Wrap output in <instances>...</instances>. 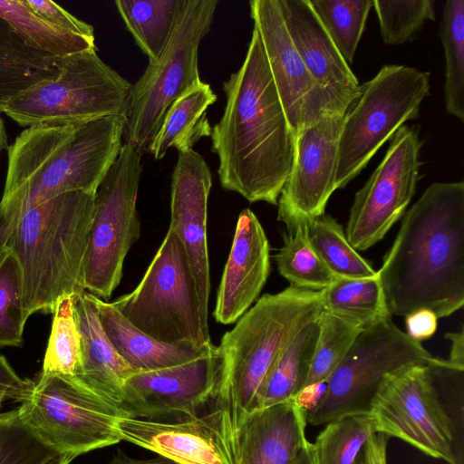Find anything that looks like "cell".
Segmentation results:
<instances>
[{"mask_svg":"<svg viewBox=\"0 0 464 464\" xmlns=\"http://www.w3.org/2000/svg\"><path fill=\"white\" fill-rule=\"evenodd\" d=\"M223 90L224 112L210 135L219 182L251 203L277 205L291 171L295 134L255 28L241 67L223 82Z\"/></svg>","mask_w":464,"mask_h":464,"instance_id":"6da1fadb","label":"cell"},{"mask_svg":"<svg viewBox=\"0 0 464 464\" xmlns=\"http://www.w3.org/2000/svg\"><path fill=\"white\" fill-rule=\"evenodd\" d=\"M392 315L464 304V182H435L404 215L377 271Z\"/></svg>","mask_w":464,"mask_h":464,"instance_id":"7a4b0ae2","label":"cell"},{"mask_svg":"<svg viewBox=\"0 0 464 464\" xmlns=\"http://www.w3.org/2000/svg\"><path fill=\"white\" fill-rule=\"evenodd\" d=\"M125 116L28 127L8 146L0 200V256L27 209L60 194L96 193L122 147Z\"/></svg>","mask_w":464,"mask_h":464,"instance_id":"3957f363","label":"cell"},{"mask_svg":"<svg viewBox=\"0 0 464 464\" xmlns=\"http://www.w3.org/2000/svg\"><path fill=\"white\" fill-rule=\"evenodd\" d=\"M95 194H60L23 214L9 240L23 276L24 308L53 313L59 301L85 291L83 266Z\"/></svg>","mask_w":464,"mask_h":464,"instance_id":"277c9868","label":"cell"},{"mask_svg":"<svg viewBox=\"0 0 464 464\" xmlns=\"http://www.w3.org/2000/svg\"><path fill=\"white\" fill-rule=\"evenodd\" d=\"M324 310L323 292L289 285L266 294L217 346L219 378L213 401L235 411L239 430L260 409L266 378L293 336Z\"/></svg>","mask_w":464,"mask_h":464,"instance_id":"5b68a950","label":"cell"},{"mask_svg":"<svg viewBox=\"0 0 464 464\" xmlns=\"http://www.w3.org/2000/svg\"><path fill=\"white\" fill-rule=\"evenodd\" d=\"M430 93V72L387 64L361 85L344 115L338 142L335 190L344 188L403 124L420 115Z\"/></svg>","mask_w":464,"mask_h":464,"instance_id":"8992f818","label":"cell"},{"mask_svg":"<svg viewBox=\"0 0 464 464\" xmlns=\"http://www.w3.org/2000/svg\"><path fill=\"white\" fill-rule=\"evenodd\" d=\"M218 4V0H186L166 48L131 85L123 137L141 154L150 153L173 102L201 82L198 48L210 30Z\"/></svg>","mask_w":464,"mask_h":464,"instance_id":"52a82bcc","label":"cell"},{"mask_svg":"<svg viewBox=\"0 0 464 464\" xmlns=\"http://www.w3.org/2000/svg\"><path fill=\"white\" fill-rule=\"evenodd\" d=\"M92 49L62 57L58 75L13 99L4 112L23 127L125 116L131 85Z\"/></svg>","mask_w":464,"mask_h":464,"instance_id":"ba28073f","label":"cell"},{"mask_svg":"<svg viewBox=\"0 0 464 464\" xmlns=\"http://www.w3.org/2000/svg\"><path fill=\"white\" fill-rule=\"evenodd\" d=\"M111 304L132 325L157 341L212 343L201 322L186 251L170 228L137 287Z\"/></svg>","mask_w":464,"mask_h":464,"instance_id":"9c48e42d","label":"cell"},{"mask_svg":"<svg viewBox=\"0 0 464 464\" xmlns=\"http://www.w3.org/2000/svg\"><path fill=\"white\" fill-rule=\"evenodd\" d=\"M438 360L392 320L365 327L327 380L319 402L305 412L306 422L325 425L346 415L368 413L388 374Z\"/></svg>","mask_w":464,"mask_h":464,"instance_id":"30bf717a","label":"cell"},{"mask_svg":"<svg viewBox=\"0 0 464 464\" xmlns=\"http://www.w3.org/2000/svg\"><path fill=\"white\" fill-rule=\"evenodd\" d=\"M18 410L44 443L74 458L121 441L116 423L128 417L76 376L60 373L41 372L31 396Z\"/></svg>","mask_w":464,"mask_h":464,"instance_id":"8fae6325","label":"cell"},{"mask_svg":"<svg viewBox=\"0 0 464 464\" xmlns=\"http://www.w3.org/2000/svg\"><path fill=\"white\" fill-rule=\"evenodd\" d=\"M141 171V153L125 142L95 194L83 285L102 300L119 285L124 259L140 235L136 203Z\"/></svg>","mask_w":464,"mask_h":464,"instance_id":"7c38bea8","label":"cell"},{"mask_svg":"<svg viewBox=\"0 0 464 464\" xmlns=\"http://www.w3.org/2000/svg\"><path fill=\"white\" fill-rule=\"evenodd\" d=\"M440 360L388 374L368 413L375 433L400 439L448 464H462L454 451L451 419L435 385L436 365Z\"/></svg>","mask_w":464,"mask_h":464,"instance_id":"4fadbf2b","label":"cell"},{"mask_svg":"<svg viewBox=\"0 0 464 464\" xmlns=\"http://www.w3.org/2000/svg\"><path fill=\"white\" fill-rule=\"evenodd\" d=\"M250 15L266 53L286 119L295 134L323 117L345 114L361 95L321 86L311 75L286 31L276 0H252Z\"/></svg>","mask_w":464,"mask_h":464,"instance_id":"5bb4252c","label":"cell"},{"mask_svg":"<svg viewBox=\"0 0 464 464\" xmlns=\"http://www.w3.org/2000/svg\"><path fill=\"white\" fill-rule=\"evenodd\" d=\"M421 140L415 127L401 126L350 209L345 235L356 250L380 242L402 217L416 189Z\"/></svg>","mask_w":464,"mask_h":464,"instance_id":"9a60e30c","label":"cell"},{"mask_svg":"<svg viewBox=\"0 0 464 464\" xmlns=\"http://www.w3.org/2000/svg\"><path fill=\"white\" fill-rule=\"evenodd\" d=\"M116 428L122 440L176 464H239L235 417L215 402L209 411L193 419L160 421L121 417Z\"/></svg>","mask_w":464,"mask_h":464,"instance_id":"2e32d148","label":"cell"},{"mask_svg":"<svg viewBox=\"0 0 464 464\" xmlns=\"http://www.w3.org/2000/svg\"><path fill=\"white\" fill-rule=\"evenodd\" d=\"M218 378L216 346L213 352L179 365L133 373L124 384L121 409L137 419H193L214 398Z\"/></svg>","mask_w":464,"mask_h":464,"instance_id":"e0dca14e","label":"cell"},{"mask_svg":"<svg viewBox=\"0 0 464 464\" xmlns=\"http://www.w3.org/2000/svg\"><path fill=\"white\" fill-rule=\"evenodd\" d=\"M345 114L323 117L295 134L291 171L278 198L277 219L291 231L324 214L335 191L338 142Z\"/></svg>","mask_w":464,"mask_h":464,"instance_id":"ac0fdd59","label":"cell"},{"mask_svg":"<svg viewBox=\"0 0 464 464\" xmlns=\"http://www.w3.org/2000/svg\"><path fill=\"white\" fill-rule=\"evenodd\" d=\"M212 176L193 149L179 151L171 179L169 227L181 241L195 279L200 317L208 331L210 273L208 250V201Z\"/></svg>","mask_w":464,"mask_h":464,"instance_id":"d6986e66","label":"cell"},{"mask_svg":"<svg viewBox=\"0 0 464 464\" xmlns=\"http://www.w3.org/2000/svg\"><path fill=\"white\" fill-rule=\"evenodd\" d=\"M269 272V242L255 213L246 208L238 216L218 286L216 321L222 324L237 321L257 299Z\"/></svg>","mask_w":464,"mask_h":464,"instance_id":"ffe728a7","label":"cell"},{"mask_svg":"<svg viewBox=\"0 0 464 464\" xmlns=\"http://www.w3.org/2000/svg\"><path fill=\"white\" fill-rule=\"evenodd\" d=\"M305 425L295 399L255 411L238 430L239 464H294L307 440Z\"/></svg>","mask_w":464,"mask_h":464,"instance_id":"44dd1931","label":"cell"},{"mask_svg":"<svg viewBox=\"0 0 464 464\" xmlns=\"http://www.w3.org/2000/svg\"><path fill=\"white\" fill-rule=\"evenodd\" d=\"M72 301L81 338L82 367L77 378L121 409L124 384L137 372L118 353L104 333L96 296L85 290L73 295Z\"/></svg>","mask_w":464,"mask_h":464,"instance_id":"7402d4cb","label":"cell"},{"mask_svg":"<svg viewBox=\"0 0 464 464\" xmlns=\"http://www.w3.org/2000/svg\"><path fill=\"white\" fill-rule=\"evenodd\" d=\"M286 31L314 79L339 91L360 89L357 77L343 60L309 0H276Z\"/></svg>","mask_w":464,"mask_h":464,"instance_id":"603a6c76","label":"cell"},{"mask_svg":"<svg viewBox=\"0 0 464 464\" xmlns=\"http://www.w3.org/2000/svg\"><path fill=\"white\" fill-rule=\"evenodd\" d=\"M99 319L111 344L137 372L179 365L216 349L212 343L198 345L185 342L157 341L132 325L111 303L96 297Z\"/></svg>","mask_w":464,"mask_h":464,"instance_id":"cb8c5ba5","label":"cell"},{"mask_svg":"<svg viewBox=\"0 0 464 464\" xmlns=\"http://www.w3.org/2000/svg\"><path fill=\"white\" fill-rule=\"evenodd\" d=\"M61 58L28 46L0 17V112L18 95L55 78Z\"/></svg>","mask_w":464,"mask_h":464,"instance_id":"d4e9b609","label":"cell"},{"mask_svg":"<svg viewBox=\"0 0 464 464\" xmlns=\"http://www.w3.org/2000/svg\"><path fill=\"white\" fill-rule=\"evenodd\" d=\"M216 101L217 94L202 81L175 100L154 139L150 151L154 159L161 160L170 148L179 152L193 149L201 138L210 136L207 111Z\"/></svg>","mask_w":464,"mask_h":464,"instance_id":"484cf974","label":"cell"},{"mask_svg":"<svg viewBox=\"0 0 464 464\" xmlns=\"http://www.w3.org/2000/svg\"><path fill=\"white\" fill-rule=\"evenodd\" d=\"M186 0H117L116 8L137 45L156 61L169 44Z\"/></svg>","mask_w":464,"mask_h":464,"instance_id":"4316f807","label":"cell"},{"mask_svg":"<svg viewBox=\"0 0 464 464\" xmlns=\"http://www.w3.org/2000/svg\"><path fill=\"white\" fill-rule=\"evenodd\" d=\"M317 318L301 327L279 354L265 382L260 409L295 399L304 388L319 333Z\"/></svg>","mask_w":464,"mask_h":464,"instance_id":"83f0119b","label":"cell"},{"mask_svg":"<svg viewBox=\"0 0 464 464\" xmlns=\"http://www.w3.org/2000/svg\"><path fill=\"white\" fill-rule=\"evenodd\" d=\"M0 17L28 46L56 57L96 49L94 37L49 23L35 14L24 0H0Z\"/></svg>","mask_w":464,"mask_h":464,"instance_id":"f1b7e54d","label":"cell"},{"mask_svg":"<svg viewBox=\"0 0 464 464\" xmlns=\"http://www.w3.org/2000/svg\"><path fill=\"white\" fill-rule=\"evenodd\" d=\"M323 292L324 309L365 328L391 320L378 275L335 278Z\"/></svg>","mask_w":464,"mask_h":464,"instance_id":"f546056e","label":"cell"},{"mask_svg":"<svg viewBox=\"0 0 464 464\" xmlns=\"http://www.w3.org/2000/svg\"><path fill=\"white\" fill-rule=\"evenodd\" d=\"M274 257L279 274L292 286L322 291L336 278L313 247L307 221H301L286 231L284 244Z\"/></svg>","mask_w":464,"mask_h":464,"instance_id":"4dcf8cb0","label":"cell"},{"mask_svg":"<svg viewBox=\"0 0 464 464\" xmlns=\"http://www.w3.org/2000/svg\"><path fill=\"white\" fill-rule=\"evenodd\" d=\"M310 242L336 278H363L376 276L372 266L349 243L343 227L324 214L308 222Z\"/></svg>","mask_w":464,"mask_h":464,"instance_id":"1f68e13d","label":"cell"},{"mask_svg":"<svg viewBox=\"0 0 464 464\" xmlns=\"http://www.w3.org/2000/svg\"><path fill=\"white\" fill-rule=\"evenodd\" d=\"M440 35L446 61V111L464 121V0L446 1Z\"/></svg>","mask_w":464,"mask_h":464,"instance_id":"d6a6232c","label":"cell"},{"mask_svg":"<svg viewBox=\"0 0 464 464\" xmlns=\"http://www.w3.org/2000/svg\"><path fill=\"white\" fill-rule=\"evenodd\" d=\"M374 433L369 413L326 423L313 443L316 464H362L365 444Z\"/></svg>","mask_w":464,"mask_h":464,"instance_id":"836d02e7","label":"cell"},{"mask_svg":"<svg viewBox=\"0 0 464 464\" xmlns=\"http://www.w3.org/2000/svg\"><path fill=\"white\" fill-rule=\"evenodd\" d=\"M317 321L319 333L304 388L326 382L358 334L364 329L358 324L324 309Z\"/></svg>","mask_w":464,"mask_h":464,"instance_id":"e575fe53","label":"cell"},{"mask_svg":"<svg viewBox=\"0 0 464 464\" xmlns=\"http://www.w3.org/2000/svg\"><path fill=\"white\" fill-rule=\"evenodd\" d=\"M343 60L352 63L373 0H309Z\"/></svg>","mask_w":464,"mask_h":464,"instance_id":"d590c367","label":"cell"},{"mask_svg":"<svg viewBox=\"0 0 464 464\" xmlns=\"http://www.w3.org/2000/svg\"><path fill=\"white\" fill-rule=\"evenodd\" d=\"M42 373L78 376L82 367L81 338L72 296L62 298L55 307Z\"/></svg>","mask_w":464,"mask_h":464,"instance_id":"8d00e7d4","label":"cell"},{"mask_svg":"<svg viewBox=\"0 0 464 464\" xmlns=\"http://www.w3.org/2000/svg\"><path fill=\"white\" fill-rule=\"evenodd\" d=\"M26 321L21 267L8 250L0 259V347L21 346Z\"/></svg>","mask_w":464,"mask_h":464,"instance_id":"74e56055","label":"cell"},{"mask_svg":"<svg viewBox=\"0 0 464 464\" xmlns=\"http://www.w3.org/2000/svg\"><path fill=\"white\" fill-rule=\"evenodd\" d=\"M381 35L386 44H402L414 38L427 21L435 20L432 0H373Z\"/></svg>","mask_w":464,"mask_h":464,"instance_id":"f35d334b","label":"cell"},{"mask_svg":"<svg viewBox=\"0 0 464 464\" xmlns=\"http://www.w3.org/2000/svg\"><path fill=\"white\" fill-rule=\"evenodd\" d=\"M56 455L24 421L18 408L0 413V464H44Z\"/></svg>","mask_w":464,"mask_h":464,"instance_id":"ab89813d","label":"cell"},{"mask_svg":"<svg viewBox=\"0 0 464 464\" xmlns=\"http://www.w3.org/2000/svg\"><path fill=\"white\" fill-rule=\"evenodd\" d=\"M26 5L49 23L85 36L94 37L92 25L76 18L65 9L49 0H24Z\"/></svg>","mask_w":464,"mask_h":464,"instance_id":"60d3db41","label":"cell"},{"mask_svg":"<svg viewBox=\"0 0 464 464\" xmlns=\"http://www.w3.org/2000/svg\"><path fill=\"white\" fill-rule=\"evenodd\" d=\"M35 382L21 378L6 358L0 354V410L5 401L23 403L32 394Z\"/></svg>","mask_w":464,"mask_h":464,"instance_id":"b9f144b4","label":"cell"},{"mask_svg":"<svg viewBox=\"0 0 464 464\" xmlns=\"http://www.w3.org/2000/svg\"><path fill=\"white\" fill-rule=\"evenodd\" d=\"M406 317V334L413 340L420 342L431 337L438 325V317L429 309H419Z\"/></svg>","mask_w":464,"mask_h":464,"instance_id":"7bdbcfd3","label":"cell"},{"mask_svg":"<svg viewBox=\"0 0 464 464\" xmlns=\"http://www.w3.org/2000/svg\"><path fill=\"white\" fill-rule=\"evenodd\" d=\"M390 437L374 433L367 440L362 464H387V443Z\"/></svg>","mask_w":464,"mask_h":464,"instance_id":"ee69618b","label":"cell"},{"mask_svg":"<svg viewBox=\"0 0 464 464\" xmlns=\"http://www.w3.org/2000/svg\"><path fill=\"white\" fill-rule=\"evenodd\" d=\"M445 338L450 340L451 345L448 362L455 369L464 371V331L447 333Z\"/></svg>","mask_w":464,"mask_h":464,"instance_id":"f6af8a7d","label":"cell"},{"mask_svg":"<svg viewBox=\"0 0 464 464\" xmlns=\"http://www.w3.org/2000/svg\"><path fill=\"white\" fill-rule=\"evenodd\" d=\"M326 382L304 387L295 398L299 406L307 412L312 410L323 397Z\"/></svg>","mask_w":464,"mask_h":464,"instance_id":"bcb514c9","label":"cell"},{"mask_svg":"<svg viewBox=\"0 0 464 464\" xmlns=\"http://www.w3.org/2000/svg\"><path fill=\"white\" fill-rule=\"evenodd\" d=\"M108 464H176L175 462L159 456L150 459H136L128 457L124 453L119 451L117 455Z\"/></svg>","mask_w":464,"mask_h":464,"instance_id":"7dc6e473","label":"cell"},{"mask_svg":"<svg viewBox=\"0 0 464 464\" xmlns=\"http://www.w3.org/2000/svg\"><path fill=\"white\" fill-rule=\"evenodd\" d=\"M294 464H316L314 445L308 440L303 445Z\"/></svg>","mask_w":464,"mask_h":464,"instance_id":"c3c4849f","label":"cell"},{"mask_svg":"<svg viewBox=\"0 0 464 464\" xmlns=\"http://www.w3.org/2000/svg\"><path fill=\"white\" fill-rule=\"evenodd\" d=\"M75 458L69 454H59L44 464H70Z\"/></svg>","mask_w":464,"mask_h":464,"instance_id":"681fc988","label":"cell"},{"mask_svg":"<svg viewBox=\"0 0 464 464\" xmlns=\"http://www.w3.org/2000/svg\"><path fill=\"white\" fill-rule=\"evenodd\" d=\"M7 135L5 127V122L3 118L0 115V153L7 149Z\"/></svg>","mask_w":464,"mask_h":464,"instance_id":"f907efd6","label":"cell"}]
</instances>
